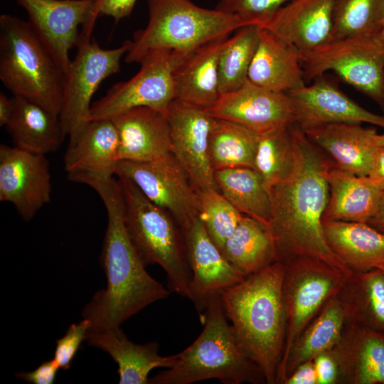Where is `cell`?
Returning a JSON list of instances; mask_svg holds the SVG:
<instances>
[{
	"label": "cell",
	"instance_id": "cell-22",
	"mask_svg": "<svg viewBox=\"0 0 384 384\" xmlns=\"http://www.w3.org/2000/svg\"><path fill=\"white\" fill-rule=\"evenodd\" d=\"M118 134L119 161H149L171 152L166 115L139 107L112 119Z\"/></svg>",
	"mask_w": 384,
	"mask_h": 384
},
{
	"label": "cell",
	"instance_id": "cell-16",
	"mask_svg": "<svg viewBox=\"0 0 384 384\" xmlns=\"http://www.w3.org/2000/svg\"><path fill=\"white\" fill-rule=\"evenodd\" d=\"M207 110L213 118L237 123L259 135L295 124L287 93L265 89L248 80L238 89L221 94Z\"/></svg>",
	"mask_w": 384,
	"mask_h": 384
},
{
	"label": "cell",
	"instance_id": "cell-33",
	"mask_svg": "<svg viewBox=\"0 0 384 384\" xmlns=\"http://www.w3.org/2000/svg\"><path fill=\"white\" fill-rule=\"evenodd\" d=\"M214 177L219 191L239 212L269 225L272 211L270 194L256 169H224L215 171Z\"/></svg>",
	"mask_w": 384,
	"mask_h": 384
},
{
	"label": "cell",
	"instance_id": "cell-29",
	"mask_svg": "<svg viewBox=\"0 0 384 384\" xmlns=\"http://www.w3.org/2000/svg\"><path fill=\"white\" fill-rule=\"evenodd\" d=\"M14 97V112L5 127L14 146L45 155L57 151L66 136L59 115L28 100Z\"/></svg>",
	"mask_w": 384,
	"mask_h": 384
},
{
	"label": "cell",
	"instance_id": "cell-38",
	"mask_svg": "<svg viewBox=\"0 0 384 384\" xmlns=\"http://www.w3.org/2000/svg\"><path fill=\"white\" fill-rule=\"evenodd\" d=\"M197 192L198 218L210 239L222 252L243 215L218 190L208 188Z\"/></svg>",
	"mask_w": 384,
	"mask_h": 384
},
{
	"label": "cell",
	"instance_id": "cell-34",
	"mask_svg": "<svg viewBox=\"0 0 384 384\" xmlns=\"http://www.w3.org/2000/svg\"><path fill=\"white\" fill-rule=\"evenodd\" d=\"M259 138V134L240 124L215 118L208 142L213 171L235 167L255 169Z\"/></svg>",
	"mask_w": 384,
	"mask_h": 384
},
{
	"label": "cell",
	"instance_id": "cell-47",
	"mask_svg": "<svg viewBox=\"0 0 384 384\" xmlns=\"http://www.w3.org/2000/svg\"><path fill=\"white\" fill-rule=\"evenodd\" d=\"M376 230L384 233V193L375 214L367 223Z\"/></svg>",
	"mask_w": 384,
	"mask_h": 384
},
{
	"label": "cell",
	"instance_id": "cell-43",
	"mask_svg": "<svg viewBox=\"0 0 384 384\" xmlns=\"http://www.w3.org/2000/svg\"><path fill=\"white\" fill-rule=\"evenodd\" d=\"M137 0H98V16L112 17L115 22L128 17Z\"/></svg>",
	"mask_w": 384,
	"mask_h": 384
},
{
	"label": "cell",
	"instance_id": "cell-6",
	"mask_svg": "<svg viewBox=\"0 0 384 384\" xmlns=\"http://www.w3.org/2000/svg\"><path fill=\"white\" fill-rule=\"evenodd\" d=\"M65 73L28 21L0 16V80L14 96L59 115Z\"/></svg>",
	"mask_w": 384,
	"mask_h": 384
},
{
	"label": "cell",
	"instance_id": "cell-28",
	"mask_svg": "<svg viewBox=\"0 0 384 384\" xmlns=\"http://www.w3.org/2000/svg\"><path fill=\"white\" fill-rule=\"evenodd\" d=\"M329 198L323 221L368 223L375 214L384 191L368 176H358L335 166L328 176Z\"/></svg>",
	"mask_w": 384,
	"mask_h": 384
},
{
	"label": "cell",
	"instance_id": "cell-3",
	"mask_svg": "<svg viewBox=\"0 0 384 384\" xmlns=\"http://www.w3.org/2000/svg\"><path fill=\"white\" fill-rule=\"evenodd\" d=\"M284 270V263L275 262L220 293L239 344L262 369L267 384H277L285 344Z\"/></svg>",
	"mask_w": 384,
	"mask_h": 384
},
{
	"label": "cell",
	"instance_id": "cell-21",
	"mask_svg": "<svg viewBox=\"0 0 384 384\" xmlns=\"http://www.w3.org/2000/svg\"><path fill=\"white\" fill-rule=\"evenodd\" d=\"M308 139L331 157L335 166L367 176L376 147V129L357 123H329L302 129Z\"/></svg>",
	"mask_w": 384,
	"mask_h": 384
},
{
	"label": "cell",
	"instance_id": "cell-44",
	"mask_svg": "<svg viewBox=\"0 0 384 384\" xmlns=\"http://www.w3.org/2000/svg\"><path fill=\"white\" fill-rule=\"evenodd\" d=\"M283 384H317L314 361L309 360L298 366Z\"/></svg>",
	"mask_w": 384,
	"mask_h": 384
},
{
	"label": "cell",
	"instance_id": "cell-31",
	"mask_svg": "<svg viewBox=\"0 0 384 384\" xmlns=\"http://www.w3.org/2000/svg\"><path fill=\"white\" fill-rule=\"evenodd\" d=\"M338 297L346 324L384 333V272H352Z\"/></svg>",
	"mask_w": 384,
	"mask_h": 384
},
{
	"label": "cell",
	"instance_id": "cell-24",
	"mask_svg": "<svg viewBox=\"0 0 384 384\" xmlns=\"http://www.w3.org/2000/svg\"><path fill=\"white\" fill-rule=\"evenodd\" d=\"M332 350L338 384H384V333L345 324Z\"/></svg>",
	"mask_w": 384,
	"mask_h": 384
},
{
	"label": "cell",
	"instance_id": "cell-46",
	"mask_svg": "<svg viewBox=\"0 0 384 384\" xmlns=\"http://www.w3.org/2000/svg\"><path fill=\"white\" fill-rule=\"evenodd\" d=\"M15 109V98H9L0 93V126L6 127L10 121Z\"/></svg>",
	"mask_w": 384,
	"mask_h": 384
},
{
	"label": "cell",
	"instance_id": "cell-14",
	"mask_svg": "<svg viewBox=\"0 0 384 384\" xmlns=\"http://www.w3.org/2000/svg\"><path fill=\"white\" fill-rule=\"evenodd\" d=\"M166 117L171 153L184 169L195 189L218 190L208 154L209 136L215 118L206 109L177 100L171 102Z\"/></svg>",
	"mask_w": 384,
	"mask_h": 384
},
{
	"label": "cell",
	"instance_id": "cell-2",
	"mask_svg": "<svg viewBox=\"0 0 384 384\" xmlns=\"http://www.w3.org/2000/svg\"><path fill=\"white\" fill-rule=\"evenodd\" d=\"M85 185L101 198L107 214L100 264L107 286L97 291L82 311L89 331L120 327L144 308L167 298L171 291L146 270L127 234L119 180L89 179ZM88 331V332H89Z\"/></svg>",
	"mask_w": 384,
	"mask_h": 384
},
{
	"label": "cell",
	"instance_id": "cell-17",
	"mask_svg": "<svg viewBox=\"0 0 384 384\" xmlns=\"http://www.w3.org/2000/svg\"><path fill=\"white\" fill-rule=\"evenodd\" d=\"M183 233L191 272L188 299L201 315L222 290L246 277L225 258L199 218Z\"/></svg>",
	"mask_w": 384,
	"mask_h": 384
},
{
	"label": "cell",
	"instance_id": "cell-15",
	"mask_svg": "<svg viewBox=\"0 0 384 384\" xmlns=\"http://www.w3.org/2000/svg\"><path fill=\"white\" fill-rule=\"evenodd\" d=\"M46 156L16 146H0V201L11 203L27 222L51 198V177Z\"/></svg>",
	"mask_w": 384,
	"mask_h": 384
},
{
	"label": "cell",
	"instance_id": "cell-5",
	"mask_svg": "<svg viewBox=\"0 0 384 384\" xmlns=\"http://www.w3.org/2000/svg\"><path fill=\"white\" fill-rule=\"evenodd\" d=\"M148 9L147 25L134 33L125 55L127 63H140L158 51L187 56L208 43L250 25L238 16L204 9L190 0H148Z\"/></svg>",
	"mask_w": 384,
	"mask_h": 384
},
{
	"label": "cell",
	"instance_id": "cell-18",
	"mask_svg": "<svg viewBox=\"0 0 384 384\" xmlns=\"http://www.w3.org/2000/svg\"><path fill=\"white\" fill-rule=\"evenodd\" d=\"M287 92L295 124L302 129L329 123H369L384 128V116L363 108L323 75Z\"/></svg>",
	"mask_w": 384,
	"mask_h": 384
},
{
	"label": "cell",
	"instance_id": "cell-49",
	"mask_svg": "<svg viewBox=\"0 0 384 384\" xmlns=\"http://www.w3.org/2000/svg\"><path fill=\"white\" fill-rule=\"evenodd\" d=\"M379 36H380L381 40L384 43V16H383V22H382V25H381V29H380V33H379Z\"/></svg>",
	"mask_w": 384,
	"mask_h": 384
},
{
	"label": "cell",
	"instance_id": "cell-35",
	"mask_svg": "<svg viewBox=\"0 0 384 384\" xmlns=\"http://www.w3.org/2000/svg\"><path fill=\"white\" fill-rule=\"evenodd\" d=\"M260 30L258 25H246L237 29L224 42L218 58L220 95L238 89L247 80Z\"/></svg>",
	"mask_w": 384,
	"mask_h": 384
},
{
	"label": "cell",
	"instance_id": "cell-41",
	"mask_svg": "<svg viewBox=\"0 0 384 384\" xmlns=\"http://www.w3.org/2000/svg\"><path fill=\"white\" fill-rule=\"evenodd\" d=\"M317 384H338L339 368L332 349L324 351L314 359Z\"/></svg>",
	"mask_w": 384,
	"mask_h": 384
},
{
	"label": "cell",
	"instance_id": "cell-1",
	"mask_svg": "<svg viewBox=\"0 0 384 384\" xmlns=\"http://www.w3.org/2000/svg\"><path fill=\"white\" fill-rule=\"evenodd\" d=\"M297 148L292 176L270 190L272 203L268 226L274 237L277 261L299 257L321 260L350 275L352 272L328 246L323 215L329 198L328 174L334 165L296 124L290 126Z\"/></svg>",
	"mask_w": 384,
	"mask_h": 384
},
{
	"label": "cell",
	"instance_id": "cell-48",
	"mask_svg": "<svg viewBox=\"0 0 384 384\" xmlns=\"http://www.w3.org/2000/svg\"><path fill=\"white\" fill-rule=\"evenodd\" d=\"M375 142L376 145L384 146V133L381 134L377 133L375 137Z\"/></svg>",
	"mask_w": 384,
	"mask_h": 384
},
{
	"label": "cell",
	"instance_id": "cell-26",
	"mask_svg": "<svg viewBox=\"0 0 384 384\" xmlns=\"http://www.w3.org/2000/svg\"><path fill=\"white\" fill-rule=\"evenodd\" d=\"M325 240L352 272H384V233L367 223L323 221Z\"/></svg>",
	"mask_w": 384,
	"mask_h": 384
},
{
	"label": "cell",
	"instance_id": "cell-27",
	"mask_svg": "<svg viewBox=\"0 0 384 384\" xmlns=\"http://www.w3.org/2000/svg\"><path fill=\"white\" fill-rule=\"evenodd\" d=\"M228 37L218 38L187 55L174 73L175 100L208 110L218 99V58Z\"/></svg>",
	"mask_w": 384,
	"mask_h": 384
},
{
	"label": "cell",
	"instance_id": "cell-30",
	"mask_svg": "<svg viewBox=\"0 0 384 384\" xmlns=\"http://www.w3.org/2000/svg\"><path fill=\"white\" fill-rule=\"evenodd\" d=\"M346 320L338 294L331 297L292 344L285 363L278 373L277 384L284 380L304 362L332 349L338 342Z\"/></svg>",
	"mask_w": 384,
	"mask_h": 384
},
{
	"label": "cell",
	"instance_id": "cell-36",
	"mask_svg": "<svg viewBox=\"0 0 384 384\" xmlns=\"http://www.w3.org/2000/svg\"><path fill=\"white\" fill-rule=\"evenodd\" d=\"M290 126L260 135L255 169L262 176L269 191L274 185L289 178L297 164V148Z\"/></svg>",
	"mask_w": 384,
	"mask_h": 384
},
{
	"label": "cell",
	"instance_id": "cell-9",
	"mask_svg": "<svg viewBox=\"0 0 384 384\" xmlns=\"http://www.w3.org/2000/svg\"><path fill=\"white\" fill-rule=\"evenodd\" d=\"M282 294L286 314V338L277 374L289 350L326 302L337 294L349 275L318 259L299 257L284 263Z\"/></svg>",
	"mask_w": 384,
	"mask_h": 384
},
{
	"label": "cell",
	"instance_id": "cell-8",
	"mask_svg": "<svg viewBox=\"0 0 384 384\" xmlns=\"http://www.w3.org/2000/svg\"><path fill=\"white\" fill-rule=\"evenodd\" d=\"M305 81L333 71L373 100L384 105V43L379 33L331 41L301 52Z\"/></svg>",
	"mask_w": 384,
	"mask_h": 384
},
{
	"label": "cell",
	"instance_id": "cell-11",
	"mask_svg": "<svg viewBox=\"0 0 384 384\" xmlns=\"http://www.w3.org/2000/svg\"><path fill=\"white\" fill-rule=\"evenodd\" d=\"M186 56L171 51L154 52L141 61L139 70L115 83L92 104L90 120L112 119L131 109L146 107L164 115L175 100L174 73Z\"/></svg>",
	"mask_w": 384,
	"mask_h": 384
},
{
	"label": "cell",
	"instance_id": "cell-23",
	"mask_svg": "<svg viewBox=\"0 0 384 384\" xmlns=\"http://www.w3.org/2000/svg\"><path fill=\"white\" fill-rule=\"evenodd\" d=\"M301 52L294 45L261 28L247 80L265 89L287 93L305 85Z\"/></svg>",
	"mask_w": 384,
	"mask_h": 384
},
{
	"label": "cell",
	"instance_id": "cell-4",
	"mask_svg": "<svg viewBox=\"0 0 384 384\" xmlns=\"http://www.w3.org/2000/svg\"><path fill=\"white\" fill-rule=\"evenodd\" d=\"M203 329L176 354L174 365L149 378V384H191L218 379L224 384H265L262 369L239 344L225 314L220 297L200 315Z\"/></svg>",
	"mask_w": 384,
	"mask_h": 384
},
{
	"label": "cell",
	"instance_id": "cell-13",
	"mask_svg": "<svg viewBox=\"0 0 384 384\" xmlns=\"http://www.w3.org/2000/svg\"><path fill=\"white\" fill-rule=\"evenodd\" d=\"M28 22L65 73L69 53L78 47L82 31H92L98 16V0H16Z\"/></svg>",
	"mask_w": 384,
	"mask_h": 384
},
{
	"label": "cell",
	"instance_id": "cell-12",
	"mask_svg": "<svg viewBox=\"0 0 384 384\" xmlns=\"http://www.w3.org/2000/svg\"><path fill=\"white\" fill-rule=\"evenodd\" d=\"M115 175L130 180L147 198L167 210L183 232L198 218V192L171 152L149 161H119Z\"/></svg>",
	"mask_w": 384,
	"mask_h": 384
},
{
	"label": "cell",
	"instance_id": "cell-39",
	"mask_svg": "<svg viewBox=\"0 0 384 384\" xmlns=\"http://www.w3.org/2000/svg\"><path fill=\"white\" fill-rule=\"evenodd\" d=\"M292 0H220L215 9L262 27Z\"/></svg>",
	"mask_w": 384,
	"mask_h": 384
},
{
	"label": "cell",
	"instance_id": "cell-25",
	"mask_svg": "<svg viewBox=\"0 0 384 384\" xmlns=\"http://www.w3.org/2000/svg\"><path fill=\"white\" fill-rule=\"evenodd\" d=\"M85 341L90 346L107 353L115 361L119 384H149V373L151 370L169 368L176 361V354L160 356L156 341L134 343L120 327L89 331Z\"/></svg>",
	"mask_w": 384,
	"mask_h": 384
},
{
	"label": "cell",
	"instance_id": "cell-7",
	"mask_svg": "<svg viewBox=\"0 0 384 384\" xmlns=\"http://www.w3.org/2000/svg\"><path fill=\"white\" fill-rule=\"evenodd\" d=\"M118 180L125 228L139 258L146 267L159 265L169 290L188 298L191 272L183 231L167 210L147 198L130 180Z\"/></svg>",
	"mask_w": 384,
	"mask_h": 384
},
{
	"label": "cell",
	"instance_id": "cell-10",
	"mask_svg": "<svg viewBox=\"0 0 384 384\" xmlns=\"http://www.w3.org/2000/svg\"><path fill=\"white\" fill-rule=\"evenodd\" d=\"M131 47V40L117 48L105 49L82 31L77 53L65 73L59 117L64 132L73 140L90 121L91 100L102 82L118 73L120 62Z\"/></svg>",
	"mask_w": 384,
	"mask_h": 384
},
{
	"label": "cell",
	"instance_id": "cell-32",
	"mask_svg": "<svg viewBox=\"0 0 384 384\" xmlns=\"http://www.w3.org/2000/svg\"><path fill=\"white\" fill-rule=\"evenodd\" d=\"M222 252L245 277L277 262L276 244L270 227L245 215L226 240Z\"/></svg>",
	"mask_w": 384,
	"mask_h": 384
},
{
	"label": "cell",
	"instance_id": "cell-40",
	"mask_svg": "<svg viewBox=\"0 0 384 384\" xmlns=\"http://www.w3.org/2000/svg\"><path fill=\"white\" fill-rule=\"evenodd\" d=\"M90 321L83 318L80 322L72 324L65 334L56 340L53 359L60 369L68 370L90 330Z\"/></svg>",
	"mask_w": 384,
	"mask_h": 384
},
{
	"label": "cell",
	"instance_id": "cell-19",
	"mask_svg": "<svg viewBox=\"0 0 384 384\" xmlns=\"http://www.w3.org/2000/svg\"><path fill=\"white\" fill-rule=\"evenodd\" d=\"M119 162V139L112 120L93 119L68 142L64 169L70 181L80 183L86 178H112Z\"/></svg>",
	"mask_w": 384,
	"mask_h": 384
},
{
	"label": "cell",
	"instance_id": "cell-42",
	"mask_svg": "<svg viewBox=\"0 0 384 384\" xmlns=\"http://www.w3.org/2000/svg\"><path fill=\"white\" fill-rule=\"evenodd\" d=\"M58 369V366L53 358L43 362L32 371L18 372L15 376L31 384H53L55 380Z\"/></svg>",
	"mask_w": 384,
	"mask_h": 384
},
{
	"label": "cell",
	"instance_id": "cell-45",
	"mask_svg": "<svg viewBox=\"0 0 384 384\" xmlns=\"http://www.w3.org/2000/svg\"><path fill=\"white\" fill-rule=\"evenodd\" d=\"M371 182L384 191V146L377 145L373 154L368 175Z\"/></svg>",
	"mask_w": 384,
	"mask_h": 384
},
{
	"label": "cell",
	"instance_id": "cell-20",
	"mask_svg": "<svg viewBox=\"0 0 384 384\" xmlns=\"http://www.w3.org/2000/svg\"><path fill=\"white\" fill-rule=\"evenodd\" d=\"M333 25L334 0H292L261 28L303 52L331 41Z\"/></svg>",
	"mask_w": 384,
	"mask_h": 384
},
{
	"label": "cell",
	"instance_id": "cell-37",
	"mask_svg": "<svg viewBox=\"0 0 384 384\" xmlns=\"http://www.w3.org/2000/svg\"><path fill=\"white\" fill-rule=\"evenodd\" d=\"M383 16L384 0H334L331 41L378 34Z\"/></svg>",
	"mask_w": 384,
	"mask_h": 384
}]
</instances>
